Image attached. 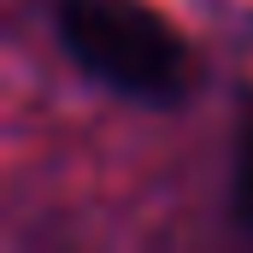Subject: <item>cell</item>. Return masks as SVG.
Returning a JSON list of instances; mask_svg holds the SVG:
<instances>
[{"mask_svg":"<svg viewBox=\"0 0 253 253\" xmlns=\"http://www.w3.org/2000/svg\"><path fill=\"white\" fill-rule=\"evenodd\" d=\"M65 53L100 88L124 100H183L194 88L189 42L147 6V0H59L53 12Z\"/></svg>","mask_w":253,"mask_h":253,"instance_id":"6da1fadb","label":"cell"},{"mask_svg":"<svg viewBox=\"0 0 253 253\" xmlns=\"http://www.w3.org/2000/svg\"><path fill=\"white\" fill-rule=\"evenodd\" d=\"M230 212H236V224L253 236V124L242 129V141H236V177H230Z\"/></svg>","mask_w":253,"mask_h":253,"instance_id":"7a4b0ae2","label":"cell"}]
</instances>
